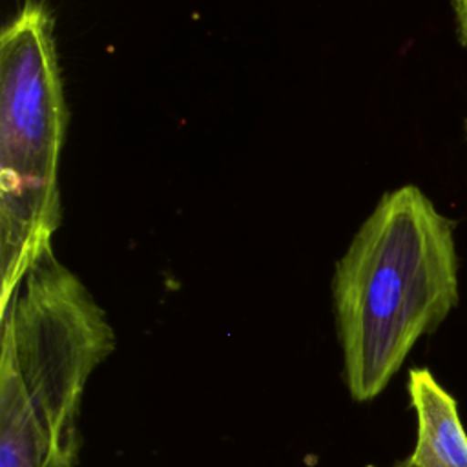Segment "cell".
<instances>
[{"label":"cell","mask_w":467,"mask_h":467,"mask_svg":"<svg viewBox=\"0 0 467 467\" xmlns=\"http://www.w3.org/2000/svg\"><path fill=\"white\" fill-rule=\"evenodd\" d=\"M454 223L414 184L385 193L336 263L332 301L343 381L378 398L416 341L460 301Z\"/></svg>","instance_id":"1"},{"label":"cell","mask_w":467,"mask_h":467,"mask_svg":"<svg viewBox=\"0 0 467 467\" xmlns=\"http://www.w3.org/2000/svg\"><path fill=\"white\" fill-rule=\"evenodd\" d=\"M66 122L53 16L24 0L0 35V316L53 254Z\"/></svg>","instance_id":"2"},{"label":"cell","mask_w":467,"mask_h":467,"mask_svg":"<svg viewBox=\"0 0 467 467\" xmlns=\"http://www.w3.org/2000/svg\"><path fill=\"white\" fill-rule=\"evenodd\" d=\"M0 317L46 443V467H78L86 385L117 347L104 308L51 254L31 268Z\"/></svg>","instance_id":"3"},{"label":"cell","mask_w":467,"mask_h":467,"mask_svg":"<svg viewBox=\"0 0 467 467\" xmlns=\"http://www.w3.org/2000/svg\"><path fill=\"white\" fill-rule=\"evenodd\" d=\"M407 392L416 414L409 462L414 467H467V432L452 394L423 367L409 370Z\"/></svg>","instance_id":"4"},{"label":"cell","mask_w":467,"mask_h":467,"mask_svg":"<svg viewBox=\"0 0 467 467\" xmlns=\"http://www.w3.org/2000/svg\"><path fill=\"white\" fill-rule=\"evenodd\" d=\"M0 467H46V443L36 425L7 339L0 354Z\"/></svg>","instance_id":"5"},{"label":"cell","mask_w":467,"mask_h":467,"mask_svg":"<svg viewBox=\"0 0 467 467\" xmlns=\"http://www.w3.org/2000/svg\"><path fill=\"white\" fill-rule=\"evenodd\" d=\"M458 36L463 44H467V0H452Z\"/></svg>","instance_id":"6"},{"label":"cell","mask_w":467,"mask_h":467,"mask_svg":"<svg viewBox=\"0 0 467 467\" xmlns=\"http://www.w3.org/2000/svg\"><path fill=\"white\" fill-rule=\"evenodd\" d=\"M390 467H414V465L409 462V458H405V460H400V462L392 463Z\"/></svg>","instance_id":"7"}]
</instances>
